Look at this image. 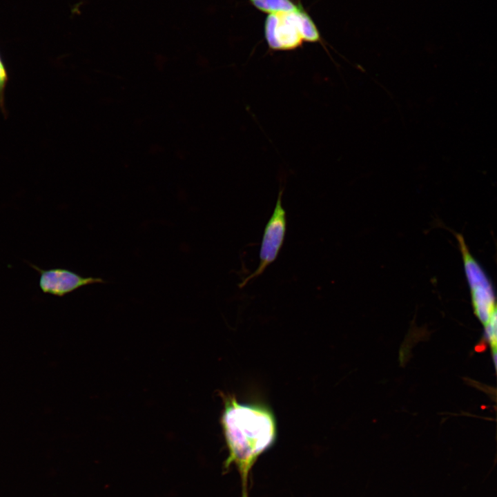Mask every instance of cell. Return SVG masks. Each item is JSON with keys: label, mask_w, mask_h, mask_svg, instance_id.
Masks as SVG:
<instances>
[{"label": "cell", "mask_w": 497, "mask_h": 497, "mask_svg": "<svg viewBox=\"0 0 497 497\" xmlns=\"http://www.w3.org/2000/svg\"><path fill=\"white\" fill-rule=\"evenodd\" d=\"M223 400L221 425L228 449L225 468L236 465L242 483V497H248L249 471L258 456L275 440V418L264 403L242 402L233 395H224Z\"/></svg>", "instance_id": "cell-1"}, {"label": "cell", "mask_w": 497, "mask_h": 497, "mask_svg": "<svg viewBox=\"0 0 497 497\" xmlns=\"http://www.w3.org/2000/svg\"><path fill=\"white\" fill-rule=\"evenodd\" d=\"M461 254L466 278L469 286L475 315L485 327L497 306L490 281L483 269L471 255L464 237L454 233Z\"/></svg>", "instance_id": "cell-2"}, {"label": "cell", "mask_w": 497, "mask_h": 497, "mask_svg": "<svg viewBox=\"0 0 497 497\" xmlns=\"http://www.w3.org/2000/svg\"><path fill=\"white\" fill-rule=\"evenodd\" d=\"M305 12L302 6L293 11L268 14L264 22V37L271 50H292L302 45L304 41L302 20Z\"/></svg>", "instance_id": "cell-3"}, {"label": "cell", "mask_w": 497, "mask_h": 497, "mask_svg": "<svg viewBox=\"0 0 497 497\" xmlns=\"http://www.w3.org/2000/svg\"><path fill=\"white\" fill-rule=\"evenodd\" d=\"M283 190L280 189L273 213L267 222L261 242L260 264L255 271L239 284L244 287L248 282L262 275L277 258L286 233V213L282 205Z\"/></svg>", "instance_id": "cell-4"}, {"label": "cell", "mask_w": 497, "mask_h": 497, "mask_svg": "<svg viewBox=\"0 0 497 497\" xmlns=\"http://www.w3.org/2000/svg\"><path fill=\"white\" fill-rule=\"evenodd\" d=\"M39 273V286L43 293L63 297L83 286L107 282L101 277H84L71 270L63 268L42 269L28 263Z\"/></svg>", "instance_id": "cell-5"}, {"label": "cell", "mask_w": 497, "mask_h": 497, "mask_svg": "<svg viewBox=\"0 0 497 497\" xmlns=\"http://www.w3.org/2000/svg\"><path fill=\"white\" fill-rule=\"evenodd\" d=\"M250 3L261 12L269 14L298 10L302 6L293 0H249Z\"/></svg>", "instance_id": "cell-6"}, {"label": "cell", "mask_w": 497, "mask_h": 497, "mask_svg": "<svg viewBox=\"0 0 497 497\" xmlns=\"http://www.w3.org/2000/svg\"><path fill=\"white\" fill-rule=\"evenodd\" d=\"M7 81V73L4 65L0 58V99L2 100L3 90Z\"/></svg>", "instance_id": "cell-7"}, {"label": "cell", "mask_w": 497, "mask_h": 497, "mask_svg": "<svg viewBox=\"0 0 497 497\" xmlns=\"http://www.w3.org/2000/svg\"><path fill=\"white\" fill-rule=\"evenodd\" d=\"M493 357H494V363H495V365H496V367L497 369V351L495 349H493Z\"/></svg>", "instance_id": "cell-8"}, {"label": "cell", "mask_w": 497, "mask_h": 497, "mask_svg": "<svg viewBox=\"0 0 497 497\" xmlns=\"http://www.w3.org/2000/svg\"><path fill=\"white\" fill-rule=\"evenodd\" d=\"M492 348H493V349H495L497 351V331H496V334L495 342H494V345L492 346Z\"/></svg>", "instance_id": "cell-9"}]
</instances>
